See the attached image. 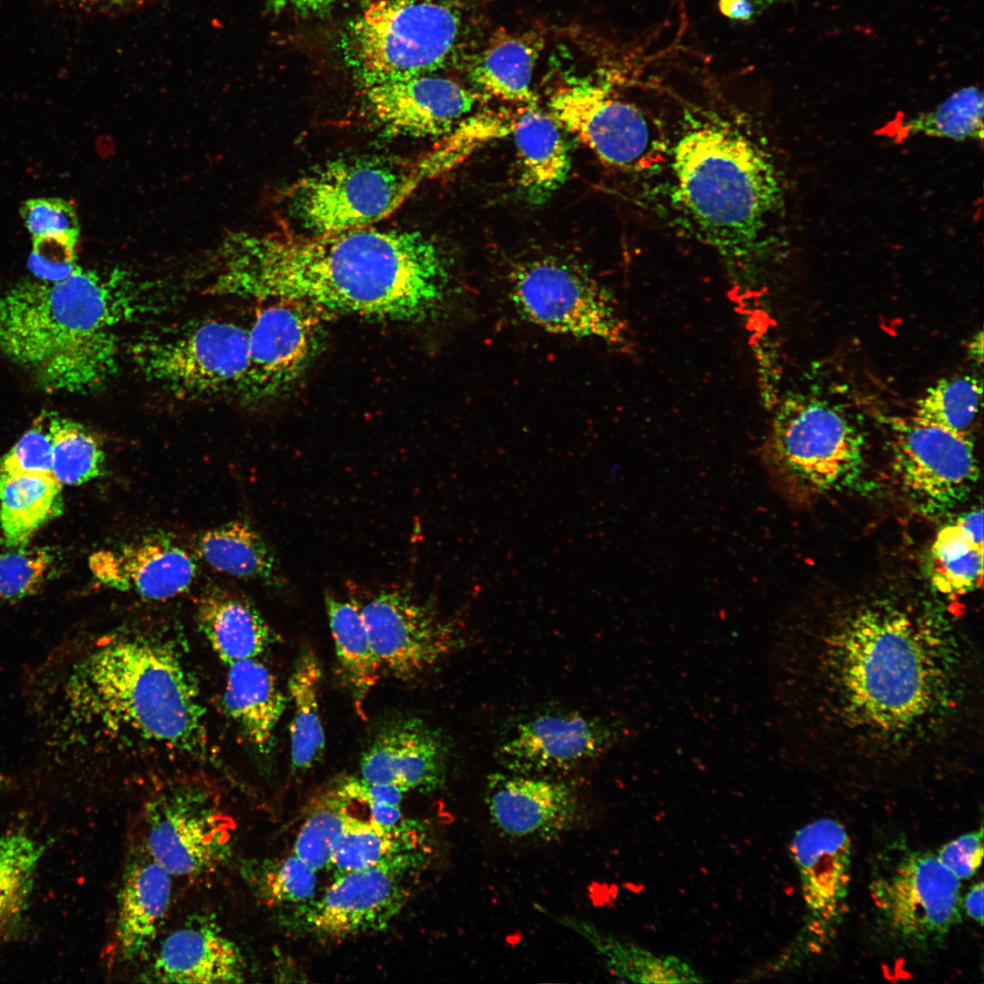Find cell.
<instances>
[{"label":"cell","instance_id":"obj_1","mask_svg":"<svg viewBox=\"0 0 984 984\" xmlns=\"http://www.w3.org/2000/svg\"><path fill=\"white\" fill-rule=\"evenodd\" d=\"M776 641L787 745L817 769H958L982 756L983 657L943 615L874 600Z\"/></svg>","mask_w":984,"mask_h":984},{"label":"cell","instance_id":"obj_2","mask_svg":"<svg viewBox=\"0 0 984 984\" xmlns=\"http://www.w3.org/2000/svg\"><path fill=\"white\" fill-rule=\"evenodd\" d=\"M451 275L424 234L373 226L245 240L211 287L244 299L297 301L322 313L419 321L445 305Z\"/></svg>","mask_w":984,"mask_h":984},{"label":"cell","instance_id":"obj_3","mask_svg":"<svg viewBox=\"0 0 984 984\" xmlns=\"http://www.w3.org/2000/svg\"><path fill=\"white\" fill-rule=\"evenodd\" d=\"M125 292L78 267L67 278L0 287V353L47 393H87L117 372Z\"/></svg>","mask_w":984,"mask_h":984},{"label":"cell","instance_id":"obj_4","mask_svg":"<svg viewBox=\"0 0 984 984\" xmlns=\"http://www.w3.org/2000/svg\"><path fill=\"white\" fill-rule=\"evenodd\" d=\"M72 713L115 739L169 751L205 743L204 709L179 651L142 632L102 638L73 667L66 686Z\"/></svg>","mask_w":984,"mask_h":984},{"label":"cell","instance_id":"obj_5","mask_svg":"<svg viewBox=\"0 0 984 984\" xmlns=\"http://www.w3.org/2000/svg\"><path fill=\"white\" fill-rule=\"evenodd\" d=\"M671 159L674 199L700 234L730 256L760 249L784 197L775 167L756 140L717 115L691 117Z\"/></svg>","mask_w":984,"mask_h":984},{"label":"cell","instance_id":"obj_6","mask_svg":"<svg viewBox=\"0 0 984 984\" xmlns=\"http://www.w3.org/2000/svg\"><path fill=\"white\" fill-rule=\"evenodd\" d=\"M763 456L783 493L795 502H808L857 480L864 467V441L842 410L795 395L778 408Z\"/></svg>","mask_w":984,"mask_h":984},{"label":"cell","instance_id":"obj_7","mask_svg":"<svg viewBox=\"0 0 984 984\" xmlns=\"http://www.w3.org/2000/svg\"><path fill=\"white\" fill-rule=\"evenodd\" d=\"M423 182L415 160L343 159L292 182L282 194L286 231L325 235L371 227Z\"/></svg>","mask_w":984,"mask_h":984},{"label":"cell","instance_id":"obj_8","mask_svg":"<svg viewBox=\"0 0 984 984\" xmlns=\"http://www.w3.org/2000/svg\"><path fill=\"white\" fill-rule=\"evenodd\" d=\"M460 8L441 0H374L351 30L362 81L429 74L459 50Z\"/></svg>","mask_w":984,"mask_h":984},{"label":"cell","instance_id":"obj_9","mask_svg":"<svg viewBox=\"0 0 984 984\" xmlns=\"http://www.w3.org/2000/svg\"><path fill=\"white\" fill-rule=\"evenodd\" d=\"M869 890L885 928L911 948L938 946L960 921V880L936 854L889 847L876 861Z\"/></svg>","mask_w":984,"mask_h":984},{"label":"cell","instance_id":"obj_10","mask_svg":"<svg viewBox=\"0 0 984 984\" xmlns=\"http://www.w3.org/2000/svg\"><path fill=\"white\" fill-rule=\"evenodd\" d=\"M518 313L551 333L624 343L625 326L611 293L573 261L542 256L517 263L508 276Z\"/></svg>","mask_w":984,"mask_h":984},{"label":"cell","instance_id":"obj_11","mask_svg":"<svg viewBox=\"0 0 984 984\" xmlns=\"http://www.w3.org/2000/svg\"><path fill=\"white\" fill-rule=\"evenodd\" d=\"M430 855L429 845L402 850L337 876L321 898L292 908V925L334 941L384 929L408 902Z\"/></svg>","mask_w":984,"mask_h":984},{"label":"cell","instance_id":"obj_12","mask_svg":"<svg viewBox=\"0 0 984 984\" xmlns=\"http://www.w3.org/2000/svg\"><path fill=\"white\" fill-rule=\"evenodd\" d=\"M549 113L601 162L639 172L665 159L660 126L637 105L620 99L604 86L582 83L555 91Z\"/></svg>","mask_w":984,"mask_h":984},{"label":"cell","instance_id":"obj_13","mask_svg":"<svg viewBox=\"0 0 984 984\" xmlns=\"http://www.w3.org/2000/svg\"><path fill=\"white\" fill-rule=\"evenodd\" d=\"M135 357L149 379L182 396L240 390L249 368V330L209 321L139 343Z\"/></svg>","mask_w":984,"mask_h":984},{"label":"cell","instance_id":"obj_14","mask_svg":"<svg viewBox=\"0 0 984 984\" xmlns=\"http://www.w3.org/2000/svg\"><path fill=\"white\" fill-rule=\"evenodd\" d=\"M892 466L907 497L920 510L947 512L962 503L979 478L969 435L914 416L891 422Z\"/></svg>","mask_w":984,"mask_h":984},{"label":"cell","instance_id":"obj_15","mask_svg":"<svg viewBox=\"0 0 984 984\" xmlns=\"http://www.w3.org/2000/svg\"><path fill=\"white\" fill-rule=\"evenodd\" d=\"M144 826L148 851L172 876L210 872L230 854L224 816L197 787L178 786L154 796L146 805Z\"/></svg>","mask_w":984,"mask_h":984},{"label":"cell","instance_id":"obj_16","mask_svg":"<svg viewBox=\"0 0 984 984\" xmlns=\"http://www.w3.org/2000/svg\"><path fill=\"white\" fill-rule=\"evenodd\" d=\"M613 738L611 728L599 718L551 708L512 722L501 734L496 754L509 773L553 777L599 758Z\"/></svg>","mask_w":984,"mask_h":984},{"label":"cell","instance_id":"obj_17","mask_svg":"<svg viewBox=\"0 0 984 984\" xmlns=\"http://www.w3.org/2000/svg\"><path fill=\"white\" fill-rule=\"evenodd\" d=\"M321 313L297 301H268L249 330V368L241 394L268 400L297 383L319 350Z\"/></svg>","mask_w":984,"mask_h":984},{"label":"cell","instance_id":"obj_18","mask_svg":"<svg viewBox=\"0 0 984 984\" xmlns=\"http://www.w3.org/2000/svg\"><path fill=\"white\" fill-rule=\"evenodd\" d=\"M484 804L494 830L509 841L553 842L579 828L585 818L575 790L548 776L491 774Z\"/></svg>","mask_w":984,"mask_h":984},{"label":"cell","instance_id":"obj_19","mask_svg":"<svg viewBox=\"0 0 984 984\" xmlns=\"http://www.w3.org/2000/svg\"><path fill=\"white\" fill-rule=\"evenodd\" d=\"M361 613L382 672L410 680L449 654L456 641L431 612L403 589H384Z\"/></svg>","mask_w":984,"mask_h":984},{"label":"cell","instance_id":"obj_20","mask_svg":"<svg viewBox=\"0 0 984 984\" xmlns=\"http://www.w3.org/2000/svg\"><path fill=\"white\" fill-rule=\"evenodd\" d=\"M363 96L384 128L415 138L444 136L472 114L477 100L458 82L429 74L363 81Z\"/></svg>","mask_w":984,"mask_h":984},{"label":"cell","instance_id":"obj_21","mask_svg":"<svg viewBox=\"0 0 984 984\" xmlns=\"http://www.w3.org/2000/svg\"><path fill=\"white\" fill-rule=\"evenodd\" d=\"M89 568L108 588L160 601L186 592L198 570L194 559L161 534L97 551L89 558Z\"/></svg>","mask_w":984,"mask_h":984},{"label":"cell","instance_id":"obj_22","mask_svg":"<svg viewBox=\"0 0 984 984\" xmlns=\"http://www.w3.org/2000/svg\"><path fill=\"white\" fill-rule=\"evenodd\" d=\"M447 757L446 743L436 730L417 718L400 719L383 728L364 753L361 778L432 793L445 784Z\"/></svg>","mask_w":984,"mask_h":984},{"label":"cell","instance_id":"obj_23","mask_svg":"<svg viewBox=\"0 0 984 984\" xmlns=\"http://www.w3.org/2000/svg\"><path fill=\"white\" fill-rule=\"evenodd\" d=\"M802 893L816 926L825 928L844 912L850 883L851 844L836 820L822 818L799 829L791 843Z\"/></svg>","mask_w":984,"mask_h":984},{"label":"cell","instance_id":"obj_24","mask_svg":"<svg viewBox=\"0 0 984 984\" xmlns=\"http://www.w3.org/2000/svg\"><path fill=\"white\" fill-rule=\"evenodd\" d=\"M172 875L148 851L142 839L132 845L118 894L114 950L118 962L142 959L166 916Z\"/></svg>","mask_w":984,"mask_h":984},{"label":"cell","instance_id":"obj_25","mask_svg":"<svg viewBox=\"0 0 984 984\" xmlns=\"http://www.w3.org/2000/svg\"><path fill=\"white\" fill-rule=\"evenodd\" d=\"M244 972L238 946L212 918L195 916L162 940L147 977L161 983H239Z\"/></svg>","mask_w":984,"mask_h":984},{"label":"cell","instance_id":"obj_26","mask_svg":"<svg viewBox=\"0 0 984 984\" xmlns=\"http://www.w3.org/2000/svg\"><path fill=\"white\" fill-rule=\"evenodd\" d=\"M198 626L217 656L227 665L258 658L277 636L245 597L222 587L207 589L197 601Z\"/></svg>","mask_w":984,"mask_h":984},{"label":"cell","instance_id":"obj_27","mask_svg":"<svg viewBox=\"0 0 984 984\" xmlns=\"http://www.w3.org/2000/svg\"><path fill=\"white\" fill-rule=\"evenodd\" d=\"M228 666L225 709L247 740L261 753L270 751L286 697L273 673L257 658Z\"/></svg>","mask_w":984,"mask_h":984},{"label":"cell","instance_id":"obj_28","mask_svg":"<svg viewBox=\"0 0 984 984\" xmlns=\"http://www.w3.org/2000/svg\"><path fill=\"white\" fill-rule=\"evenodd\" d=\"M562 128L550 113L531 105L518 109L513 135L519 165V183L532 200L561 186L569 171Z\"/></svg>","mask_w":984,"mask_h":984},{"label":"cell","instance_id":"obj_29","mask_svg":"<svg viewBox=\"0 0 984 984\" xmlns=\"http://www.w3.org/2000/svg\"><path fill=\"white\" fill-rule=\"evenodd\" d=\"M542 45L533 33L499 29L469 62L468 76L485 95L531 105L532 76Z\"/></svg>","mask_w":984,"mask_h":984},{"label":"cell","instance_id":"obj_30","mask_svg":"<svg viewBox=\"0 0 984 984\" xmlns=\"http://www.w3.org/2000/svg\"><path fill=\"white\" fill-rule=\"evenodd\" d=\"M62 484L53 475L0 474V534L7 547L26 546L64 509Z\"/></svg>","mask_w":984,"mask_h":984},{"label":"cell","instance_id":"obj_31","mask_svg":"<svg viewBox=\"0 0 984 984\" xmlns=\"http://www.w3.org/2000/svg\"><path fill=\"white\" fill-rule=\"evenodd\" d=\"M197 548L220 572L274 587L284 583L274 552L246 521L232 520L206 530L199 537Z\"/></svg>","mask_w":984,"mask_h":984},{"label":"cell","instance_id":"obj_32","mask_svg":"<svg viewBox=\"0 0 984 984\" xmlns=\"http://www.w3.org/2000/svg\"><path fill=\"white\" fill-rule=\"evenodd\" d=\"M324 603L342 676L360 709L382 673L368 630L355 601L326 593Z\"/></svg>","mask_w":984,"mask_h":984},{"label":"cell","instance_id":"obj_33","mask_svg":"<svg viewBox=\"0 0 984 984\" xmlns=\"http://www.w3.org/2000/svg\"><path fill=\"white\" fill-rule=\"evenodd\" d=\"M321 679L318 658L313 651L304 650L295 661L288 682L293 706L291 763L294 774L310 770L324 752L325 736L319 701Z\"/></svg>","mask_w":984,"mask_h":984},{"label":"cell","instance_id":"obj_34","mask_svg":"<svg viewBox=\"0 0 984 984\" xmlns=\"http://www.w3.org/2000/svg\"><path fill=\"white\" fill-rule=\"evenodd\" d=\"M424 827L415 824L387 829L373 821L350 816L331 856L336 877L369 867L395 852L426 846Z\"/></svg>","mask_w":984,"mask_h":984},{"label":"cell","instance_id":"obj_35","mask_svg":"<svg viewBox=\"0 0 984 984\" xmlns=\"http://www.w3.org/2000/svg\"><path fill=\"white\" fill-rule=\"evenodd\" d=\"M43 415L52 442V473L59 483L78 486L105 473L103 446L93 432L56 414Z\"/></svg>","mask_w":984,"mask_h":984},{"label":"cell","instance_id":"obj_36","mask_svg":"<svg viewBox=\"0 0 984 984\" xmlns=\"http://www.w3.org/2000/svg\"><path fill=\"white\" fill-rule=\"evenodd\" d=\"M983 546L972 540L956 523L943 527L930 549L933 584L942 594L963 595L981 586Z\"/></svg>","mask_w":984,"mask_h":984},{"label":"cell","instance_id":"obj_37","mask_svg":"<svg viewBox=\"0 0 984 984\" xmlns=\"http://www.w3.org/2000/svg\"><path fill=\"white\" fill-rule=\"evenodd\" d=\"M984 97L976 86L960 88L934 110L920 114L899 125L898 138L916 134L954 140L983 138Z\"/></svg>","mask_w":984,"mask_h":984},{"label":"cell","instance_id":"obj_38","mask_svg":"<svg viewBox=\"0 0 984 984\" xmlns=\"http://www.w3.org/2000/svg\"><path fill=\"white\" fill-rule=\"evenodd\" d=\"M43 847L23 833L0 836V932L22 917Z\"/></svg>","mask_w":984,"mask_h":984},{"label":"cell","instance_id":"obj_39","mask_svg":"<svg viewBox=\"0 0 984 984\" xmlns=\"http://www.w3.org/2000/svg\"><path fill=\"white\" fill-rule=\"evenodd\" d=\"M349 804L335 787L319 794L310 803L292 853L316 872L329 867L333 849L351 816Z\"/></svg>","mask_w":984,"mask_h":984},{"label":"cell","instance_id":"obj_40","mask_svg":"<svg viewBox=\"0 0 984 984\" xmlns=\"http://www.w3.org/2000/svg\"><path fill=\"white\" fill-rule=\"evenodd\" d=\"M981 395V381L974 375L943 378L917 401L913 416L926 424L969 435Z\"/></svg>","mask_w":984,"mask_h":984},{"label":"cell","instance_id":"obj_41","mask_svg":"<svg viewBox=\"0 0 984 984\" xmlns=\"http://www.w3.org/2000/svg\"><path fill=\"white\" fill-rule=\"evenodd\" d=\"M252 881L266 904L292 907L313 900L317 884L316 871L293 853L264 861Z\"/></svg>","mask_w":984,"mask_h":984},{"label":"cell","instance_id":"obj_42","mask_svg":"<svg viewBox=\"0 0 984 984\" xmlns=\"http://www.w3.org/2000/svg\"><path fill=\"white\" fill-rule=\"evenodd\" d=\"M0 556V597L18 600L36 593L51 571L55 556L46 547L26 546Z\"/></svg>","mask_w":984,"mask_h":984},{"label":"cell","instance_id":"obj_43","mask_svg":"<svg viewBox=\"0 0 984 984\" xmlns=\"http://www.w3.org/2000/svg\"><path fill=\"white\" fill-rule=\"evenodd\" d=\"M52 473V442L44 415L0 458V474Z\"/></svg>","mask_w":984,"mask_h":984},{"label":"cell","instance_id":"obj_44","mask_svg":"<svg viewBox=\"0 0 984 984\" xmlns=\"http://www.w3.org/2000/svg\"><path fill=\"white\" fill-rule=\"evenodd\" d=\"M22 219L33 238L67 236L77 239L78 220L71 203L58 198L31 199L23 203Z\"/></svg>","mask_w":984,"mask_h":984},{"label":"cell","instance_id":"obj_45","mask_svg":"<svg viewBox=\"0 0 984 984\" xmlns=\"http://www.w3.org/2000/svg\"><path fill=\"white\" fill-rule=\"evenodd\" d=\"M77 241L67 236L33 238L27 265L35 278L56 282L73 273L79 267L76 263Z\"/></svg>","mask_w":984,"mask_h":984},{"label":"cell","instance_id":"obj_46","mask_svg":"<svg viewBox=\"0 0 984 984\" xmlns=\"http://www.w3.org/2000/svg\"><path fill=\"white\" fill-rule=\"evenodd\" d=\"M983 831L969 833L948 842L936 854L939 861L959 880L971 877L983 856Z\"/></svg>","mask_w":984,"mask_h":984},{"label":"cell","instance_id":"obj_47","mask_svg":"<svg viewBox=\"0 0 984 984\" xmlns=\"http://www.w3.org/2000/svg\"><path fill=\"white\" fill-rule=\"evenodd\" d=\"M335 788L349 802L357 801L366 805L381 802L400 805L404 794L407 792L397 785L369 783L361 777L344 778Z\"/></svg>","mask_w":984,"mask_h":984},{"label":"cell","instance_id":"obj_48","mask_svg":"<svg viewBox=\"0 0 984 984\" xmlns=\"http://www.w3.org/2000/svg\"><path fill=\"white\" fill-rule=\"evenodd\" d=\"M371 814V821L387 829H396L404 826L403 814L399 805L387 803L367 804Z\"/></svg>","mask_w":984,"mask_h":984},{"label":"cell","instance_id":"obj_49","mask_svg":"<svg viewBox=\"0 0 984 984\" xmlns=\"http://www.w3.org/2000/svg\"><path fill=\"white\" fill-rule=\"evenodd\" d=\"M718 6L722 15L736 22H750L761 15L747 0H719Z\"/></svg>","mask_w":984,"mask_h":984},{"label":"cell","instance_id":"obj_50","mask_svg":"<svg viewBox=\"0 0 984 984\" xmlns=\"http://www.w3.org/2000/svg\"><path fill=\"white\" fill-rule=\"evenodd\" d=\"M977 544L983 546V511L975 508L963 514L955 521Z\"/></svg>","mask_w":984,"mask_h":984},{"label":"cell","instance_id":"obj_51","mask_svg":"<svg viewBox=\"0 0 984 984\" xmlns=\"http://www.w3.org/2000/svg\"><path fill=\"white\" fill-rule=\"evenodd\" d=\"M333 0H267L268 7L275 12L292 8L302 12H317L327 7Z\"/></svg>","mask_w":984,"mask_h":984},{"label":"cell","instance_id":"obj_52","mask_svg":"<svg viewBox=\"0 0 984 984\" xmlns=\"http://www.w3.org/2000/svg\"><path fill=\"white\" fill-rule=\"evenodd\" d=\"M964 909L969 917L980 925L983 923V883L974 885L966 895Z\"/></svg>","mask_w":984,"mask_h":984},{"label":"cell","instance_id":"obj_53","mask_svg":"<svg viewBox=\"0 0 984 984\" xmlns=\"http://www.w3.org/2000/svg\"><path fill=\"white\" fill-rule=\"evenodd\" d=\"M747 1L750 2L751 4H753L756 7V9L759 11V13L762 14L763 12H764L768 7L773 5L778 0H747Z\"/></svg>","mask_w":984,"mask_h":984},{"label":"cell","instance_id":"obj_54","mask_svg":"<svg viewBox=\"0 0 984 984\" xmlns=\"http://www.w3.org/2000/svg\"><path fill=\"white\" fill-rule=\"evenodd\" d=\"M93 1H102L105 4L113 5H126L138 3V2H140L142 0H93Z\"/></svg>","mask_w":984,"mask_h":984},{"label":"cell","instance_id":"obj_55","mask_svg":"<svg viewBox=\"0 0 984 984\" xmlns=\"http://www.w3.org/2000/svg\"><path fill=\"white\" fill-rule=\"evenodd\" d=\"M5 784H6V779H5V776H4V775H3V774H2L1 773H0V790H1V789H2V788H3L4 786H5Z\"/></svg>","mask_w":984,"mask_h":984},{"label":"cell","instance_id":"obj_56","mask_svg":"<svg viewBox=\"0 0 984 984\" xmlns=\"http://www.w3.org/2000/svg\"><path fill=\"white\" fill-rule=\"evenodd\" d=\"M58 1L73 3V2H79V1H84V0H58Z\"/></svg>","mask_w":984,"mask_h":984}]
</instances>
